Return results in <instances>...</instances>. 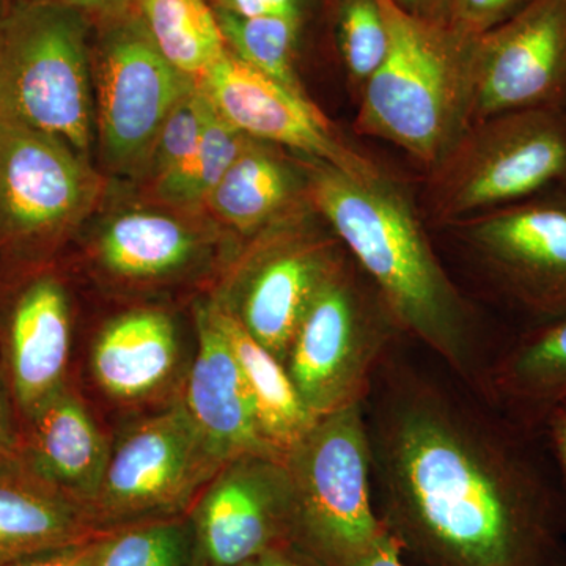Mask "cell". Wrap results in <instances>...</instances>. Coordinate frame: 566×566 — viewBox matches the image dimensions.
I'll use <instances>...</instances> for the list:
<instances>
[{
	"label": "cell",
	"mask_w": 566,
	"mask_h": 566,
	"mask_svg": "<svg viewBox=\"0 0 566 566\" xmlns=\"http://www.w3.org/2000/svg\"><path fill=\"white\" fill-rule=\"evenodd\" d=\"M398 342L365 398L376 515L419 566H566V479L542 430Z\"/></svg>",
	"instance_id": "1"
},
{
	"label": "cell",
	"mask_w": 566,
	"mask_h": 566,
	"mask_svg": "<svg viewBox=\"0 0 566 566\" xmlns=\"http://www.w3.org/2000/svg\"><path fill=\"white\" fill-rule=\"evenodd\" d=\"M308 161V202L374 283L406 337L483 395L488 370L510 334L493 329L453 281L403 188L389 175L359 180Z\"/></svg>",
	"instance_id": "2"
},
{
	"label": "cell",
	"mask_w": 566,
	"mask_h": 566,
	"mask_svg": "<svg viewBox=\"0 0 566 566\" xmlns=\"http://www.w3.org/2000/svg\"><path fill=\"white\" fill-rule=\"evenodd\" d=\"M389 31L382 65L360 91L357 133L397 145L428 170L469 126V39L397 0H378Z\"/></svg>",
	"instance_id": "3"
},
{
	"label": "cell",
	"mask_w": 566,
	"mask_h": 566,
	"mask_svg": "<svg viewBox=\"0 0 566 566\" xmlns=\"http://www.w3.org/2000/svg\"><path fill=\"white\" fill-rule=\"evenodd\" d=\"M566 189V107L504 112L472 123L430 169L438 227Z\"/></svg>",
	"instance_id": "4"
},
{
	"label": "cell",
	"mask_w": 566,
	"mask_h": 566,
	"mask_svg": "<svg viewBox=\"0 0 566 566\" xmlns=\"http://www.w3.org/2000/svg\"><path fill=\"white\" fill-rule=\"evenodd\" d=\"M290 546L318 566H352L386 534L371 494L363 405L319 417L285 455Z\"/></svg>",
	"instance_id": "5"
},
{
	"label": "cell",
	"mask_w": 566,
	"mask_h": 566,
	"mask_svg": "<svg viewBox=\"0 0 566 566\" xmlns=\"http://www.w3.org/2000/svg\"><path fill=\"white\" fill-rule=\"evenodd\" d=\"M0 118L84 155L93 99L84 18L59 0H18L0 18Z\"/></svg>",
	"instance_id": "6"
},
{
	"label": "cell",
	"mask_w": 566,
	"mask_h": 566,
	"mask_svg": "<svg viewBox=\"0 0 566 566\" xmlns=\"http://www.w3.org/2000/svg\"><path fill=\"white\" fill-rule=\"evenodd\" d=\"M405 337L348 253L308 305L283 365L307 411L319 419L363 405L379 365Z\"/></svg>",
	"instance_id": "7"
},
{
	"label": "cell",
	"mask_w": 566,
	"mask_h": 566,
	"mask_svg": "<svg viewBox=\"0 0 566 566\" xmlns=\"http://www.w3.org/2000/svg\"><path fill=\"white\" fill-rule=\"evenodd\" d=\"M512 335L566 319V189L450 226Z\"/></svg>",
	"instance_id": "8"
},
{
	"label": "cell",
	"mask_w": 566,
	"mask_h": 566,
	"mask_svg": "<svg viewBox=\"0 0 566 566\" xmlns=\"http://www.w3.org/2000/svg\"><path fill=\"white\" fill-rule=\"evenodd\" d=\"M221 468L177 397L111 447L88 512L99 531L188 515Z\"/></svg>",
	"instance_id": "9"
},
{
	"label": "cell",
	"mask_w": 566,
	"mask_h": 566,
	"mask_svg": "<svg viewBox=\"0 0 566 566\" xmlns=\"http://www.w3.org/2000/svg\"><path fill=\"white\" fill-rule=\"evenodd\" d=\"M469 126L504 112L566 107V0H527L469 41Z\"/></svg>",
	"instance_id": "10"
},
{
	"label": "cell",
	"mask_w": 566,
	"mask_h": 566,
	"mask_svg": "<svg viewBox=\"0 0 566 566\" xmlns=\"http://www.w3.org/2000/svg\"><path fill=\"white\" fill-rule=\"evenodd\" d=\"M99 181L65 142L0 118V248L50 243L96 199Z\"/></svg>",
	"instance_id": "11"
},
{
	"label": "cell",
	"mask_w": 566,
	"mask_h": 566,
	"mask_svg": "<svg viewBox=\"0 0 566 566\" xmlns=\"http://www.w3.org/2000/svg\"><path fill=\"white\" fill-rule=\"evenodd\" d=\"M197 85L212 109L245 137L303 153L359 180L387 175L348 144L311 98L251 69L229 50Z\"/></svg>",
	"instance_id": "12"
},
{
	"label": "cell",
	"mask_w": 566,
	"mask_h": 566,
	"mask_svg": "<svg viewBox=\"0 0 566 566\" xmlns=\"http://www.w3.org/2000/svg\"><path fill=\"white\" fill-rule=\"evenodd\" d=\"M346 255L333 230L271 234L244 260L232 289L216 300L283 364L308 305Z\"/></svg>",
	"instance_id": "13"
},
{
	"label": "cell",
	"mask_w": 566,
	"mask_h": 566,
	"mask_svg": "<svg viewBox=\"0 0 566 566\" xmlns=\"http://www.w3.org/2000/svg\"><path fill=\"white\" fill-rule=\"evenodd\" d=\"M292 509L285 458L245 455L223 464L189 512L203 566H238L290 546Z\"/></svg>",
	"instance_id": "14"
},
{
	"label": "cell",
	"mask_w": 566,
	"mask_h": 566,
	"mask_svg": "<svg viewBox=\"0 0 566 566\" xmlns=\"http://www.w3.org/2000/svg\"><path fill=\"white\" fill-rule=\"evenodd\" d=\"M196 85L166 61L142 21L115 29L98 70V128L111 164L144 163L169 112Z\"/></svg>",
	"instance_id": "15"
},
{
	"label": "cell",
	"mask_w": 566,
	"mask_h": 566,
	"mask_svg": "<svg viewBox=\"0 0 566 566\" xmlns=\"http://www.w3.org/2000/svg\"><path fill=\"white\" fill-rule=\"evenodd\" d=\"M73 342L70 297L54 274L18 286L0 316V376L20 424L69 385Z\"/></svg>",
	"instance_id": "16"
},
{
	"label": "cell",
	"mask_w": 566,
	"mask_h": 566,
	"mask_svg": "<svg viewBox=\"0 0 566 566\" xmlns=\"http://www.w3.org/2000/svg\"><path fill=\"white\" fill-rule=\"evenodd\" d=\"M197 352L180 397L193 427L222 465L245 455L281 457L268 444L251 394L210 305L196 311Z\"/></svg>",
	"instance_id": "17"
},
{
	"label": "cell",
	"mask_w": 566,
	"mask_h": 566,
	"mask_svg": "<svg viewBox=\"0 0 566 566\" xmlns=\"http://www.w3.org/2000/svg\"><path fill=\"white\" fill-rule=\"evenodd\" d=\"M109 455L111 446L70 382L21 422L22 460L87 510Z\"/></svg>",
	"instance_id": "18"
},
{
	"label": "cell",
	"mask_w": 566,
	"mask_h": 566,
	"mask_svg": "<svg viewBox=\"0 0 566 566\" xmlns=\"http://www.w3.org/2000/svg\"><path fill=\"white\" fill-rule=\"evenodd\" d=\"M181 363L177 324L158 308H136L112 319L95 338L91 356L96 385L128 403L166 392Z\"/></svg>",
	"instance_id": "19"
},
{
	"label": "cell",
	"mask_w": 566,
	"mask_h": 566,
	"mask_svg": "<svg viewBox=\"0 0 566 566\" xmlns=\"http://www.w3.org/2000/svg\"><path fill=\"white\" fill-rule=\"evenodd\" d=\"M87 506L29 468L0 465V566L103 534Z\"/></svg>",
	"instance_id": "20"
},
{
	"label": "cell",
	"mask_w": 566,
	"mask_h": 566,
	"mask_svg": "<svg viewBox=\"0 0 566 566\" xmlns=\"http://www.w3.org/2000/svg\"><path fill=\"white\" fill-rule=\"evenodd\" d=\"M483 397L542 430L547 415L566 400V319L510 335L488 370Z\"/></svg>",
	"instance_id": "21"
},
{
	"label": "cell",
	"mask_w": 566,
	"mask_h": 566,
	"mask_svg": "<svg viewBox=\"0 0 566 566\" xmlns=\"http://www.w3.org/2000/svg\"><path fill=\"white\" fill-rule=\"evenodd\" d=\"M203 241L186 223L166 214L134 211L112 219L96 241V262L123 282L177 277L203 255Z\"/></svg>",
	"instance_id": "22"
},
{
	"label": "cell",
	"mask_w": 566,
	"mask_h": 566,
	"mask_svg": "<svg viewBox=\"0 0 566 566\" xmlns=\"http://www.w3.org/2000/svg\"><path fill=\"white\" fill-rule=\"evenodd\" d=\"M208 305L240 365L264 439L279 455L285 457L311 430L315 417L305 408L285 365L260 345L218 300Z\"/></svg>",
	"instance_id": "23"
},
{
	"label": "cell",
	"mask_w": 566,
	"mask_h": 566,
	"mask_svg": "<svg viewBox=\"0 0 566 566\" xmlns=\"http://www.w3.org/2000/svg\"><path fill=\"white\" fill-rule=\"evenodd\" d=\"M300 191L293 167L264 142L251 139L207 203L227 226L251 234L282 221Z\"/></svg>",
	"instance_id": "24"
},
{
	"label": "cell",
	"mask_w": 566,
	"mask_h": 566,
	"mask_svg": "<svg viewBox=\"0 0 566 566\" xmlns=\"http://www.w3.org/2000/svg\"><path fill=\"white\" fill-rule=\"evenodd\" d=\"M142 24L166 61L199 81L227 51L207 0H140Z\"/></svg>",
	"instance_id": "25"
},
{
	"label": "cell",
	"mask_w": 566,
	"mask_h": 566,
	"mask_svg": "<svg viewBox=\"0 0 566 566\" xmlns=\"http://www.w3.org/2000/svg\"><path fill=\"white\" fill-rule=\"evenodd\" d=\"M227 50L259 71L308 98L296 70V46L303 20L285 17L244 18L216 9Z\"/></svg>",
	"instance_id": "26"
},
{
	"label": "cell",
	"mask_w": 566,
	"mask_h": 566,
	"mask_svg": "<svg viewBox=\"0 0 566 566\" xmlns=\"http://www.w3.org/2000/svg\"><path fill=\"white\" fill-rule=\"evenodd\" d=\"M249 140L251 137H245L223 120L210 104L202 139L174 174L156 181L159 196L166 202L180 207L207 203L216 186L244 150Z\"/></svg>",
	"instance_id": "27"
},
{
	"label": "cell",
	"mask_w": 566,
	"mask_h": 566,
	"mask_svg": "<svg viewBox=\"0 0 566 566\" xmlns=\"http://www.w3.org/2000/svg\"><path fill=\"white\" fill-rule=\"evenodd\" d=\"M103 566H203L191 515L117 528Z\"/></svg>",
	"instance_id": "28"
},
{
	"label": "cell",
	"mask_w": 566,
	"mask_h": 566,
	"mask_svg": "<svg viewBox=\"0 0 566 566\" xmlns=\"http://www.w3.org/2000/svg\"><path fill=\"white\" fill-rule=\"evenodd\" d=\"M337 28L346 73L353 85L363 88L389 51V31L378 0H342Z\"/></svg>",
	"instance_id": "29"
},
{
	"label": "cell",
	"mask_w": 566,
	"mask_h": 566,
	"mask_svg": "<svg viewBox=\"0 0 566 566\" xmlns=\"http://www.w3.org/2000/svg\"><path fill=\"white\" fill-rule=\"evenodd\" d=\"M210 103L199 85L186 93L169 112L144 163L155 181L174 174L196 150L207 125Z\"/></svg>",
	"instance_id": "30"
},
{
	"label": "cell",
	"mask_w": 566,
	"mask_h": 566,
	"mask_svg": "<svg viewBox=\"0 0 566 566\" xmlns=\"http://www.w3.org/2000/svg\"><path fill=\"white\" fill-rule=\"evenodd\" d=\"M527 0H447L446 22L464 39H475L509 20Z\"/></svg>",
	"instance_id": "31"
},
{
	"label": "cell",
	"mask_w": 566,
	"mask_h": 566,
	"mask_svg": "<svg viewBox=\"0 0 566 566\" xmlns=\"http://www.w3.org/2000/svg\"><path fill=\"white\" fill-rule=\"evenodd\" d=\"M112 532L114 531L103 532L73 545L44 551L9 566H103Z\"/></svg>",
	"instance_id": "32"
},
{
	"label": "cell",
	"mask_w": 566,
	"mask_h": 566,
	"mask_svg": "<svg viewBox=\"0 0 566 566\" xmlns=\"http://www.w3.org/2000/svg\"><path fill=\"white\" fill-rule=\"evenodd\" d=\"M218 9L238 17H285L303 20V0H216Z\"/></svg>",
	"instance_id": "33"
},
{
	"label": "cell",
	"mask_w": 566,
	"mask_h": 566,
	"mask_svg": "<svg viewBox=\"0 0 566 566\" xmlns=\"http://www.w3.org/2000/svg\"><path fill=\"white\" fill-rule=\"evenodd\" d=\"M21 458V424L6 382L0 376V465Z\"/></svg>",
	"instance_id": "34"
},
{
	"label": "cell",
	"mask_w": 566,
	"mask_h": 566,
	"mask_svg": "<svg viewBox=\"0 0 566 566\" xmlns=\"http://www.w3.org/2000/svg\"><path fill=\"white\" fill-rule=\"evenodd\" d=\"M542 433L545 436L547 446L553 450L566 479V400L560 401L547 415L545 422L542 424Z\"/></svg>",
	"instance_id": "35"
},
{
	"label": "cell",
	"mask_w": 566,
	"mask_h": 566,
	"mask_svg": "<svg viewBox=\"0 0 566 566\" xmlns=\"http://www.w3.org/2000/svg\"><path fill=\"white\" fill-rule=\"evenodd\" d=\"M352 566H406L401 547L389 532L375 543L368 553L357 558Z\"/></svg>",
	"instance_id": "36"
},
{
	"label": "cell",
	"mask_w": 566,
	"mask_h": 566,
	"mask_svg": "<svg viewBox=\"0 0 566 566\" xmlns=\"http://www.w3.org/2000/svg\"><path fill=\"white\" fill-rule=\"evenodd\" d=\"M238 566H318L292 546L275 547Z\"/></svg>",
	"instance_id": "37"
},
{
	"label": "cell",
	"mask_w": 566,
	"mask_h": 566,
	"mask_svg": "<svg viewBox=\"0 0 566 566\" xmlns=\"http://www.w3.org/2000/svg\"><path fill=\"white\" fill-rule=\"evenodd\" d=\"M403 9L427 20L446 22L447 0H397ZM447 24V22H446Z\"/></svg>",
	"instance_id": "38"
},
{
	"label": "cell",
	"mask_w": 566,
	"mask_h": 566,
	"mask_svg": "<svg viewBox=\"0 0 566 566\" xmlns=\"http://www.w3.org/2000/svg\"><path fill=\"white\" fill-rule=\"evenodd\" d=\"M63 6L74 10H109L120 6L125 0H59Z\"/></svg>",
	"instance_id": "39"
}]
</instances>
